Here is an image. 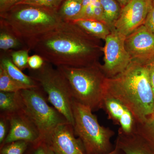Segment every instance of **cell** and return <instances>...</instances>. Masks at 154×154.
I'll return each mask as SVG.
<instances>
[{
    "mask_svg": "<svg viewBox=\"0 0 154 154\" xmlns=\"http://www.w3.org/2000/svg\"><path fill=\"white\" fill-rule=\"evenodd\" d=\"M67 80L73 98L93 111L102 109L105 77L96 63L88 66L56 67Z\"/></svg>",
    "mask_w": 154,
    "mask_h": 154,
    "instance_id": "obj_4",
    "label": "cell"
},
{
    "mask_svg": "<svg viewBox=\"0 0 154 154\" xmlns=\"http://www.w3.org/2000/svg\"><path fill=\"white\" fill-rule=\"evenodd\" d=\"M33 88L12 79L0 66V91L17 93L22 90Z\"/></svg>",
    "mask_w": 154,
    "mask_h": 154,
    "instance_id": "obj_22",
    "label": "cell"
},
{
    "mask_svg": "<svg viewBox=\"0 0 154 154\" xmlns=\"http://www.w3.org/2000/svg\"><path fill=\"white\" fill-rule=\"evenodd\" d=\"M25 154H46L45 143L42 140L30 143Z\"/></svg>",
    "mask_w": 154,
    "mask_h": 154,
    "instance_id": "obj_25",
    "label": "cell"
},
{
    "mask_svg": "<svg viewBox=\"0 0 154 154\" xmlns=\"http://www.w3.org/2000/svg\"><path fill=\"white\" fill-rule=\"evenodd\" d=\"M45 61L41 56L35 54L34 55L29 56L28 64L29 69L37 70L41 68L43 65Z\"/></svg>",
    "mask_w": 154,
    "mask_h": 154,
    "instance_id": "obj_26",
    "label": "cell"
},
{
    "mask_svg": "<svg viewBox=\"0 0 154 154\" xmlns=\"http://www.w3.org/2000/svg\"><path fill=\"white\" fill-rule=\"evenodd\" d=\"M42 90L40 86L17 93L20 109L35 125L40 134V140L44 142L59 125L69 122L54 107L48 105Z\"/></svg>",
    "mask_w": 154,
    "mask_h": 154,
    "instance_id": "obj_6",
    "label": "cell"
},
{
    "mask_svg": "<svg viewBox=\"0 0 154 154\" xmlns=\"http://www.w3.org/2000/svg\"><path fill=\"white\" fill-rule=\"evenodd\" d=\"M0 49L8 51L28 48L9 28L0 23Z\"/></svg>",
    "mask_w": 154,
    "mask_h": 154,
    "instance_id": "obj_17",
    "label": "cell"
},
{
    "mask_svg": "<svg viewBox=\"0 0 154 154\" xmlns=\"http://www.w3.org/2000/svg\"><path fill=\"white\" fill-rule=\"evenodd\" d=\"M72 22L91 36L97 38L105 39L111 30L104 22L95 19H80Z\"/></svg>",
    "mask_w": 154,
    "mask_h": 154,
    "instance_id": "obj_16",
    "label": "cell"
},
{
    "mask_svg": "<svg viewBox=\"0 0 154 154\" xmlns=\"http://www.w3.org/2000/svg\"><path fill=\"white\" fill-rule=\"evenodd\" d=\"M107 154H125V153L121 149H119L118 147L115 146L114 149L112 151Z\"/></svg>",
    "mask_w": 154,
    "mask_h": 154,
    "instance_id": "obj_32",
    "label": "cell"
},
{
    "mask_svg": "<svg viewBox=\"0 0 154 154\" xmlns=\"http://www.w3.org/2000/svg\"><path fill=\"white\" fill-rule=\"evenodd\" d=\"M97 39L72 21H63L30 43L28 48L56 67H80L96 63Z\"/></svg>",
    "mask_w": 154,
    "mask_h": 154,
    "instance_id": "obj_1",
    "label": "cell"
},
{
    "mask_svg": "<svg viewBox=\"0 0 154 154\" xmlns=\"http://www.w3.org/2000/svg\"><path fill=\"white\" fill-rule=\"evenodd\" d=\"M63 21L57 9L40 6L19 4L0 13V23L9 28L28 48L30 43Z\"/></svg>",
    "mask_w": 154,
    "mask_h": 154,
    "instance_id": "obj_3",
    "label": "cell"
},
{
    "mask_svg": "<svg viewBox=\"0 0 154 154\" xmlns=\"http://www.w3.org/2000/svg\"><path fill=\"white\" fill-rule=\"evenodd\" d=\"M1 114L5 116L8 119L10 128L7 137L0 147L17 141H25L33 143L40 140L37 128L22 110L6 115Z\"/></svg>",
    "mask_w": 154,
    "mask_h": 154,
    "instance_id": "obj_11",
    "label": "cell"
},
{
    "mask_svg": "<svg viewBox=\"0 0 154 154\" xmlns=\"http://www.w3.org/2000/svg\"><path fill=\"white\" fill-rule=\"evenodd\" d=\"M125 46L131 61L146 65L154 57V34L141 25L126 36Z\"/></svg>",
    "mask_w": 154,
    "mask_h": 154,
    "instance_id": "obj_10",
    "label": "cell"
},
{
    "mask_svg": "<svg viewBox=\"0 0 154 154\" xmlns=\"http://www.w3.org/2000/svg\"><path fill=\"white\" fill-rule=\"evenodd\" d=\"M136 134L141 138L154 154V115L143 123H138Z\"/></svg>",
    "mask_w": 154,
    "mask_h": 154,
    "instance_id": "obj_21",
    "label": "cell"
},
{
    "mask_svg": "<svg viewBox=\"0 0 154 154\" xmlns=\"http://www.w3.org/2000/svg\"><path fill=\"white\" fill-rule=\"evenodd\" d=\"M152 5V0H131L122 8L114 29L126 36L144 25Z\"/></svg>",
    "mask_w": 154,
    "mask_h": 154,
    "instance_id": "obj_9",
    "label": "cell"
},
{
    "mask_svg": "<svg viewBox=\"0 0 154 154\" xmlns=\"http://www.w3.org/2000/svg\"><path fill=\"white\" fill-rule=\"evenodd\" d=\"M17 93L0 91L1 114L6 115L21 110Z\"/></svg>",
    "mask_w": 154,
    "mask_h": 154,
    "instance_id": "obj_20",
    "label": "cell"
},
{
    "mask_svg": "<svg viewBox=\"0 0 154 154\" xmlns=\"http://www.w3.org/2000/svg\"><path fill=\"white\" fill-rule=\"evenodd\" d=\"M115 146L125 154H153L148 146L137 134L127 135L118 132Z\"/></svg>",
    "mask_w": 154,
    "mask_h": 154,
    "instance_id": "obj_14",
    "label": "cell"
},
{
    "mask_svg": "<svg viewBox=\"0 0 154 154\" xmlns=\"http://www.w3.org/2000/svg\"><path fill=\"white\" fill-rule=\"evenodd\" d=\"M116 1L121 6L122 8L128 4L131 0H116Z\"/></svg>",
    "mask_w": 154,
    "mask_h": 154,
    "instance_id": "obj_33",
    "label": "cell"
},
{
    "mask_svg": "<svg viewBox=\"0 0 154 154\" xmlns=\"http://www.w3.org/2000/svg\"><path fill=\"white\" fill-rule=\"evenodd\" d=\"M62 2H63L64 1H65V0H61Z\"/></svg>",
    "mask_w": 154,
    "mask_h": 154,
    "instance_id": "obj_35",
    "label": "cell"
},
{
    "mask_svg": "<svg viewBox=\"0 0 154 154\" xmlns=\"http://www.w3.org/2000/svg\"><path fill=\"white\" fill-rule=\"evenodd\" d=\"M42 1L43 0H23L20 2L18 3L17 5L23 4V5L39 6Z\"/></svg>",
    "mask_w": 154,
    "mask_h": 154,
    "instance_id": "obj_31",
    "label": "cell"
},
{
    "mask_svg": "<svg viewBox=\"0 0 154 154\" xmlns=\"http://www.w3.org/2000/svg\"><path fill=\"white\" fill-rule=\"evenodd\" d=\"M29 49H22L8 51L13 63L21 70L29 68L28 64Z\"/></svg>",
    "mask_w": 154,
    "mask_h": 154,
    "instance_id": "obj_23",
    "label": "cell"
},
{
    "mask_svg": "<svg viewBox=\"0 0 154 154\" xmlns=\"http://www.w3.org/2000/svg\"><path fill=\"white\" fill-rule=\"evenodd\" d=\"M23 0H0V13L8 10Z\"/></svg>",
    "mask_w": 154,
    "mask_h": 154,
    "instance_id": "obj_29",
    "label": "cell"
},
{
    "mask_svg": "<svg viewBox=\"0 0 154 154\" xmlns=\"http://www.w3.org/2000/svg\"><path fill=\"white\" fill-rule=\"evenodd\" d=\"M146 65L148 69L150 79L154 94V57L148 62Z\"/></svg>",
    "mask_w": 154,
    "mask_h": 154,
    "instance_id": "obj_30",
    "label": "cell"
},
{
    "mask_svg": "<svg viewBox=\"0 0 154 154\" xmlns=\"http://www.w3.org/2000/svg\"><path fill=\"white\" fill-rule=\"evenodd\" d=\"M0 66L3 67L10 77L22 84L33 88L40 87L39 84L30 76L25 74L22 70L16 66L11 59L8 51H1Z\"/></svg>",
    "mask_w": 154,
    "mask_h": 154,
    "instance_id": "obj_15",
    "label": "cell"
},
{
    "mask_svg": "<svg viewBox=\"0 0 154 154\" xmlns=\"http://www.w3.org/2000/svg\"><path fill=\"white\" fill-rule=\"evenodd\" d=\"M144 25L154 34V0L150 11L148 14Z\"/></svg>",
    "mask_w": 154,
    "mask_h": 154,
    "instance_id": "obj_28",
    "label": "cell"
},
{
    "mask_svg": "<svg viewBox=\"0 0 154 154\" xmlns=\"http://www.w3.org/2000/svg\"><path fill=\"white\" fill-rule=\"evenodd\" d=\"M102 109L107 113L108 119L120 127L118 132L127 135L136 134L137 122L129 109L120 101L105 96Z\"/></svg>",
    "mask_w": 154,
    "mask_h": 154,
    "instance_id": "obj_12",
    "label": "cell"
},
{
    "mask_svg": "<svg viewBox=\"0 0 154 154\" xmlns=\"http://www.w3.org/2000/svg\"><path fill=\"white\" fill-rule=\"evenodd\" d=\"M126 36L112 29L105 38L104 64L101 66L107 78H112L124 71L131 62V59L125 46Z\"/></svg>",
    "mask_w": 154,
    "mask_h": 154,
    "instance_id": "obj_8",
    "label": "cell"
},
{
    "mask_svg": "<svg viewBox=\"0 0 154 154\" xmlns=\"http://www.w3.org/2000/svg\"><path fill=\"white\" fill-rule=\"evenodd\" d=\"M72 125H59L44 142L57 154H85L80 140L74 136Z\"/></svg>",
    "mask_w": 154,
    "mask_h": 154,
    "instance_id": "obj_13",
    "label": "cell"
},
{
    "mask_svg": "<svg viewBox=\"0 0 154 154\" xmlns=\"http://www.w3.org/2000/svg\"><path fill=\"white\" fill-rule=\"evenodd\" d=\"M30 75L39 84L47 94L48 99L53 107L73 125L72 95L67 80L57 68L45 61L41 68L29 69Z\"/></svg>",
    "mask_w": 154,
    "mask_h": 154,
    "instance_id": "obj_7",
    "label": "cell"
},
{
    "mask_svg": "<svg viewBox=\"0 0 154 154\" xmlns=\"http://www.w3.org/2000/svg\"><path fill=\"white\" fill-rule=\"evenodd\" d=\"M105 23L110 28L114 29V25L121 14L122 8L116 0H100Z\"/></svg>",
    "mask_w": 154,
    "mask_h": 154,
    "instance_id": "obj_19",
    "label": "cell"
},
{
    "mask_svg": "<svg viewBox=\"0 0 154 154\" xmlns=\"http://www.w3.org/2000/svg\"><path fill=\"white\" fill-rule=\"evenodd\" d=\"M30 143L25 141H17L0 147V154H25Z\"/></svg>",
    "mask_w": 154,
    "mask_h": 154,
    "instance_id": "obj_24",
    "label": "cell"
},
{
    "mask_svg": "<svg viewBox=\"0 0 154 154\" xmlns=\"http://www.w3.org/2000/svg\"><path fill=\"white\" fill-rule=\"evenodd\" d=\"M105 93L127 107L138 123L154 115V94L146 65L131 61L121 73L106 78Z\"/></svg>",
    "mask_w": 154,
    "mask_h": 154,
    "instance_id": "obj_2",
    "label": "cell"
},
{
    "mask_svg": "<svg viewBox=\"0 0 154 154\" xmlns=\"http://www.w3.org/2000/svg\"><path fill=\"white\" fill-rule=\"evenodd\" d=\"M8 121L5 116L1 114L0 117V145L3 143L8 132Z\"/></svg>",
    "mask_w": 154,
    "mask_h": 154,
    "instance_id": "obj_27",
    "label": "cell"
},
{
    "mask_svg": "<svg viewBox=\"0 0 154 154\" xmlns=\"http://www.w3.org/2000/svg\"><path fill=\"white\" fill-rule=\"evenodd\" d=\"M72 111L74 131L85 154H107L114 149L111 139L115 133L100 125L90 107L73 99Z\"/></svg>",
    "mask_w": 154,
    "mask_h": 154,
    "instance_id": "obj_5",
    "label": "cell"
},
{
    "mask_svg": "<svg viewBox=\"0 0 154 154\" xmlns=\"http://www.w3.org/2000/svg\"><path fill=\"white\" fill-rule=\"evenodd\" d=\"M46 145V144H45ZM46 154H57L52 149L50 148L46 145Z\"/></svg>",
    "mask_w": 154,
    "mask_h": 154,
    "instance_id": "obj_34",
    "label": "cell"
},
{
    "mask_svg": "<svg viewBox=\"0 0 154 154\" xmlns=\"http://www.w3.org/2000/svg\"><path fill=\"white\" fill-rule=\"evenodd\" d=\"M83 0H65L58 10V13L63 21L77 20L82 9Z\"/></svg>",
    "mask_w": 154,
    "mask_h": 154,
    "instance_id": "obj_18",
    "label": "cell"
}]
</instances>
